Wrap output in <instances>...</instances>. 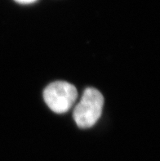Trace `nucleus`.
I'll list each match as a JSON object with an SVG mask.
<instances>
[{"mask_svg": "<svg viewBox=\"0 0 160 161\" xmlns=\"http://www.w3.org/2000/svg\"><path fill=\"white\" fill-rule=\"evenodd\" d=\"M78 97L77 89L65 81H56L49 84L43 92V98L49 108L57 114L67 112Z\"/></svg>", "mask_w": 160, "mask_h": 161, "instance_id": "obj_2", "label": "nucleus"}, {"mask_svg": "<svg viewBox=\"0 0 160 161\" xmlns=\"http://www.w3.org/2000/svg\"><path fill=\"white\" fill-rule=\"evenodd\" d=\"M14 1L20 4H30L36 2L37 0H14Z\"/></svg>", "mask_w": 160, "mask_h": 161, "instance_id": "obj_3", "label": "nucleus"}, {"mask_svg": "<svg viewBox=\"0 0 160 161\" xmlns=\"http://www.w3.org/2000/svg\"><path fill=\"white\" fill-rule=\"evenodd\" d=\"M103 106L102 94L94 88H86L74 110V119L78 127L89 129L95 125L102 115Z\"/></svg>", "mask_w": 160, "mask_h": 161, "instance_id": "obj_1", "label": "nucleus"}]
</instances>
